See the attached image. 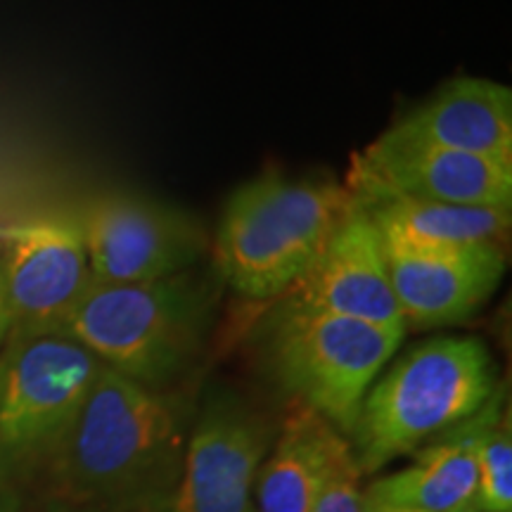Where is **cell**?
<instances>
[{"label":"cell","instance_id":"cell-5","mask_svg":"<svg viewBox=\"0 0 512 512\" xmlns=\"http://www.w3.org/2000/svg\"><path fill=\"white\" fill-rule=\"evenodd\" d=\"M406 332L283 302L268 323L266 349L275 377L294 401L347 437L363 396Z\"/></svg>","mask_w":512,"mask_h":512},{"label":"cell","instance_id":"cell-19","mask_svg":"<svg viewBox=\"0 0 512 512\" xmlns=\"http://www.w3.org/2000/svg\"><path fill=\"white\" fill-rule=\"evenodd\" d=\"M12 332V313H10V299H8V287H5L3 278V266H0V344L5 342Z\"/></svg>","mask_w":512,"mask_h":512},{"label":"cell","instance_id":"cell-9","mask_svg":"<svg viewBox=\"0 0 512 512\" xmlns=\"http://www.w3.org/2000/svg\"><path fill=\"white\" fill-rule=\"evenodd\" d=\"M12 339L62 335L93 283L76 221L38 219L10 230L0 256Z\"/></svg>","mask_w":512,"mask_h":512},{"label":"cell","instance_id":"cell-17","mask_svg":"<svg viewBox=\"0 0 512 512\" xmlns=\"http://www.w3.org/2000/svg\"><path fill=\"white\" fill-rule=\"evenodd\" d=\"M475 512H512V434L503 413L486 427L479 444Z\"/></svg>","mask_w":512,"mask_h":512},{"label":"cell","instance_id":"cell-8","mask_svg":"<svg viewBox=\"0 0 512 512\" xmlns=\"http://www.w3.org/2000/svg\"><path fill=\"white\" fill-rule=\"evenodd\" d=\"M356 200L411 197L463 207H512V162L382 133L351 164Z\"/></svg>","mask_w":512,"mask_h":512},{"label":"cell","instance_id":"cell-7","mask_svg":"<svg viewBox=\"0 0 512 512\" xmlns=\"http://www.w3.org/2000/svg\"><path fill=\"white\" fill-rule=\"evenodd\" d=\"M95 283H150L190 271L207 235L181 211L133 195H102L76 219Z\"/></svg>","mask_w":512,"mask_h":512},{"label":"cell","instance_id":"cell-21","mask_svg":"<svg viewBox=\"0 0 512 512\" xmlns=\"http://www.w3.org/2000/svg\"><path fill=\"white\" fill-rule=\"evenodd\" d=\"M0 512H5V510H3V508H0Z\"/></svg>","mask_w":512,"mask_h":512},{"label":"cell","instance_id":"cell-1","mask_svg":"<svg viewBox=\"0 0 512 512\" xmlns=\"http://www.w3.org/2000/svg\"><path fill=\"white\" fill-rule=\"evenodd\" d=\"M183 422L174 396L102 366L50 453L57 491L72 501H128L169 484L181 467Z\"/></svg>","mask_w":512,"mask_h":512},{"label":"cell","instance_id":"cell-6","mask_svg":"<svg viewBox=\"0 0 512 512\" xmlns=\"http://www.w3.org/2000/svg\"><path fill=\"white\" fill-rule=\"evenodd\" d=\"M102 363L67 335L12 339L0 358V456L53 453Z\"/></svg>","mask_w":512,"mask_h":512},{"label":"cell","instance_id":"cell-18","mask_svg":"<svg viewBox=\"0 0 512 512\" xmlns=\"http://www.w3.org/2000/svg\"><path fill=\"white\" fill-rule=\"evenodd\" d=\"M361 475L363 470L351 441L342 434L330 453L311 512H366V491L361 489Z\"/></svg>","mask_w":512,"mask_h":512},{"label":"cell","instance_id":"cell-13","mask_svg":"<svg viewBox=\"0 0 512 512\" xmlns=\"http://www.w3.org/2000/svg\"><path fill=\"white\" fill-rule=\"evenodd\" d=\"M384 133L512 162V91L491 79L458 76Z\"/></svg>","mask_w":512,"mask_h":512},{"label":"cell","instance_id":"cell-14","mask_svg":"<svg viewBox=\"0 0 512 512\" xmlns=\"http://www.w3.org/2000/svg\"><path fill=\"white\" fill-rule=\"evenodd\" d=\"M498 413L501 394L496 392L477 415L430 441L411 465L377 479L366 494L425 512H475L479 444Z\"/></svg>","mask_w":512,"mask_h":512},{"label":"cell","instance_id":"cell-4","mask_svg":"<svg viewBox=\"0 0 512 512\" xmlns=\"http://www.w3.org/2000/svg\"><path fill=\"white\" fill-rule=\"evenodd\" d=\"M207 290L190 271L150 283H93L62 335L88 349L105 368L147 387L181 373L200 347Z\"/></svg>","mask_w":512,"mask_h":512},{"label":"cell","instance_id":"cell-3","mask_svg":"<svg viewBox=\"0 0 512 512\" xmlns=\"http://www.w3.org/2000/svg\"><path fill=\"white\" fill-rule=\"evenodd\" d=\"M351 195L323 178L264 174L223 204L214 238L221 278L245 299L283 297L335 233Z\"/></svg>","mask_w":512,"mask_h":512},{"label":"cell","instance_id":"cell-16","mask_svg":"<svg viewBox=\"0 0 512 512\" xmlns=\"http://www.w3.org/2000/svg\"><path fill=\"white\" fill-rule=\"evenodd\" d=\"M354 202L366 211L380 238L430 247L503 245L512 226V207H463L411 197H368Z\"/></svg>","mask_w":512,"mask_h":512},{"label":"cell","instance_id":"cell-2","mask_svg":"<svg viewBox=\"0 0 512 512\" xmlns=\"http://www.w3.org/2000/svg\"><path fill=\"white\" fill-rule=\"evenodd\" d=\"M496 394V368L477 337H434L394 358L370 384L349 437L377 472L477 415Z\"/></svg>","mask_w":512,"mask_h":512},{"label":"cell","instance_id":"cell-20","mask_svg":"<svg viewBox=\"0 0 512 512\" xmlns=\"http://www.w3.org/2000/svg\"><path fill=\"white\" fill-rule=\"evenodd\" d=\"M366 512H425V510H415V508H403V505H392L377 501V498L366 494Z\"/></svg>","mask_w":512,"mask_h":512},{"label":"cell","instance_id":"cell-10","mask_svg":"<svg viewBox=\"0 0 512 512\" xmlns=\"http://www.w3.org/2000/svg\"><path fill=\"white\" fill-rule=\"evenodd\" d=\"M271 451L261 415L235 399L207 403L183 451L171 512H256L254 486Z\"/></svg>","mask_w":512,"mask_h":512},{"label":"cell","instance_id":"cell-11","mask_svg":"<svg viewBox=\"0 0 512 512\" xmlns=\"http://www.w3.org/2000/svg\"><path fill=\"white\" fill-rule=\"evenodd\" d=\"M406 328L463 323L489 302L505 273L503 245L430 247L380 238Z\"/></svg>","mask_w":512,"mask_h":512},{"label":"cell","instance_id":"cell-15","mask_svg":"<svg viewBox=\"0 0 512 512\" xmlns=\"http://www.w3.org/2000/svg\"><path fill=\"white\" fill-rule=\"evenodd\" d=\"M342 432L304 403H294L259 467L256 512H311L325 467Z\"/></svg>","mask_w":512,"mask_h":512},{"label":"cell","instance_id":"cell-12","mask_svg":"<svg viewBox=\"0 0 512 512\" xmlns=\"http://www.w3.org/2000/svg\"><path fill=\"white\" fill-rule=\"evenodd\" d=\"M283 302L408 330L389 283L380 235L354 197L313 264L283 294Z\"/></svg>","mask_w":512,"mask_h":512}]
</instances>
